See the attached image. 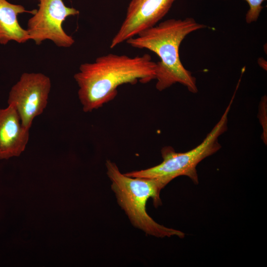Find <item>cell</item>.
<instances>
[{
	"label": "cell",
	"instance_id": "8992f818",
	"mask_svg": "<svg viewBox=\"0 0 267 267\" xmlns=\"http://www.w3.org/2000/svg\"><path fill=\"white\" fill-rule=\"evenodd\" d=\"M50 88V78L41 73H24L11 88L8 104L15 108L25 128L30 130L34 118L43 112Z\"/></svg>",
	"mask_w": 267,
	"mask_h": 267
},
{
	"label": "cell",
	"instance_id": "9c48e42d",
	"mask_svg": "<svg viewBox=\"0 0 267 267\" xmlns=\"http://www.w3.org/2000/svg\"><path fill=\"white\" fill-rule=\"evenodd\" d=\"M36 10H27L22 5L0 0V44L5 45L11 41L22 44L29 40L27 30L19 23L18 15L25 12L34 14Z\"/></svg>",
	"mask_w": 267,
	"mask_h": 267
},
{
	"label": "cell",
	"instance_id": "277c9868",
	"mask_svg": "<svg viewBox=\"0 0 267 267\" xmlns=\"http://www.w3.org/2000/svg\"><path fill=\"white\" fill-rule=\"evenodd\" d=\"M234 97V95L219 122L196 147L185 152L179 153L176 152L171 146H165L161 150L163 161L160 164L125 174L131 177L154 179L162 188L173 179L181 176H187L195 184H198L196 167L202 160L221 148L218 139L227 129V115Z\"/></svg>",
	"mask_w": 267,
	"mask_h": 267
},
{
	"label": "cell",
	"instance_id": "6da1fadb",
	"mask_svg": "<svg viewBox=\"0 0 267 267\" xmlns=\"http://www.w3.org/2000/svg\"><path fill=\"white\" fill-rule=\"evenodd\" d=\"M156 69V62L148 54L130 57L108 53L81 64L74 78L83 110L89 112L102 107L115 98L118 88L123 84L155 79Z\"/></svg>",
	"mask_w": 267,
	"mask_h": 267
},
{
	"label": "cell",
	"instance_id": "ba28073f",
	"mask_svg": "<svg viewBox=\"0 0 267 267\" xmlns=\"http://www.w3.org/2000/svg\"><path fill=\"white\" fill-rule=\"evenodd\" d=\"M29 139V130L22 125L14 106L0 109V159L20 156Z\"/></svg>",
	"mask_w": 267,
	"mask_h": 267
},
{
	"label": "cell",
	"instance_id": "5b68a950",
	"mask_svg": "<svg viewBox=\"0 0 267 267\" xmlns=\"http://www.w3.org/2000/svg\"><path fill=\"white\" fill-rule=\"evenodd\" d=\"M39 8L28 21L27 31L30 40L40 45L50 40L61 47H69L75 43L68 35L62 24L69 16L79 14V11L67 6L63 0H39Z\"/></svg>",
	"mask_w": 267,
	"mask_h": 267
},
{
	"label": "cell",
	"instance_id": "8fae6325",
	"mask_svg": "<svg viewBox=\"0 0 267 267\" xmlns=\"http://www.w3.org/2000/svg\"><path fill=\"white\" fill-rule=\"evenodd\" d=\"M259 118L263 129V139L266 144L267 141V97L264 96L262 98L259 106Z\"/></svg>",
	"mask_w": 267,
	"mask_h": 267
},
{
	"label": "cell",
	"instance_id": "52a82bcc",
	"mask_svg": "<svg viewBox=\"0 0 267 267\" xmlns=\"http://www.w3.org/2000/svg\"><path fill=\"white\" fill-rule=\"evenodd\" d=\"M175 0H131L125 18L112 39L110 48L157 25L167 14Z\"/></svg>",
	"mask_w": 267,
	"mask_h": 267
},
{
	"label": "cell",
	"instance_id": "7a4b0ae2",
	"mask_svg": "<svg viewBox=\"0 0 267 267\" xmlns=\"http://www.w3.org/2000/svg\"><path fill=\"white\" fill-rule=\"evenodd\" d=\"M205 27L191 17L172 18L140 32L126 42L134 48L148 49L160 58L156 69L157 90L162 91L179 83L195 93L198 91L196 79L182 65L179 47L186 36Z\"/></svg>",
	"mask_w": 267,
	"mask_h": 267
},
{
	"label": "cell",
	"instance_id": "30bf717a",
	"mask_svg": "<svg viewBox=\"0 0 267 267\" xmlns=\"http://www.w3.org/2000/svg\"><path fill=\"white\" fill-rule=\"evenodd\" d=\"M249 6L246 16L245 20L247 23L256 22L262 11L263 6L262 3L266 0H245Z\"/></svg>",
	"mask_w": 267,
	"mask_h": 267
},
{
	"label": "cell",
	"instance_id": "3957f363",
	"mask_svg": "<svg viewBox=\"0 0 267 267\" xmlns=\"http://www.w3.org/2000/svg\"><path fill=\"white\" fill-rule=\"evenodd\" d=\"M105 165L117 202L134 226L157 237H184L183 232L158 223L146 212V203L150 198L153 199L155 207L162 204L160 193L162 188L157 180L126 176L110 160H107Z\"/></svg>",
	"mask_w": 267,
	"mask_h": 267
}]
</instances>
